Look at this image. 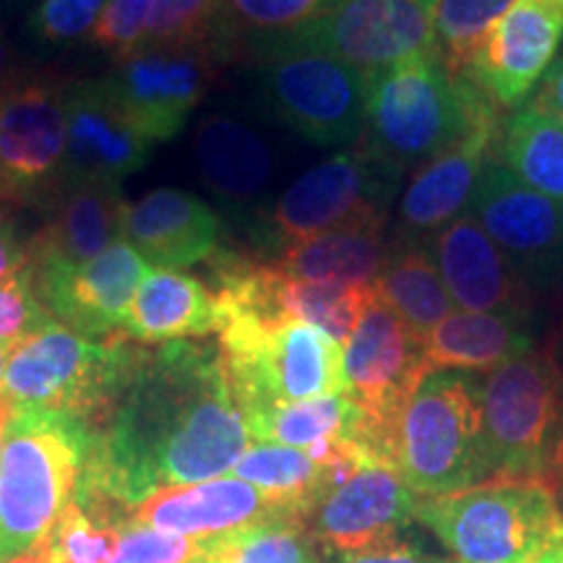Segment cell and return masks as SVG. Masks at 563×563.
<instances>
[{
  "label": "cell",
  "mask_w": 563,
  "mask_h": 563,
  "mask_svg": "<svg viewBox=\"0 0 563 563\" xmlns=\"http://www.w3.org/2000/svg\"><path fill=\"white\" fill-rule=\"evenodd\" d=\"M251 443L220 344L141 347L121 402L97 435L76 501L129 514L165 488L232 473Z\"/></svg>",
  "instance_id": "1"
},
{
  "label": "cell",
  "mask_w": 563,
  "mask_h": 563,
  "mask_svg": "<svg viewBox=\"0 0 563 563\" xmlns=\"http://www.w3.org/2000/svg\"><path fill=\"white\" fill-rule=\"evenodd\" d=\"M97 433L47 410H11L0 452V563L32 553L76 501Z\"/></svg>",
  "instance_id": "2"
},
{
  "label": "cell",
  "mask_w": 563,
  "mask_h": 563,
  "mask_svg": "<svg viewBox=\"0 0 563 563\" xmlns=\"http://www.w3.org/2000/svg\"><path fill=\"white\" fill-rule=\"evenodd\" d=\"M496 108L467 74H452L439 53L365 74V129L373 152L399 170L454 144Z\"/></svg>",
  "instance_id": "3"
},
{
  "label": "cell",
  "mask_w": 563,
  "mask_h": 563,
  "mask_svg": "<svg viewBox=\"0 0 563 563\" xmlns=\"http://www.w3.org/2000/svg\"><path fill=\"white\" fill-rule=\"evenodd\" d=\"M125 334L95 342L53 321L13 344L0 399L11 410L60 412L100 435L139 361Z\"/></svg>",
  "instance_id": "4"
},
{
  "label": "cell",
  "mask_w": 563,
  "mask_h": 563,
  "mask_svg": "<svg viewBox=\"0 0 563 563\" xmlns=\"http://www.w3.org/2000/svg\"><path fill=\"white\" fill-rule=\"evenodd\" d=\"M217 336L245 420L279 405L347 394L342 344L313 323L224 313Z\"/></svg>",
  "instance_id": "5"
},
{
  "label": "cell",
  "mask_w": 563,
  "mask_h": 563,
  "mask_svg": "<svg viewBox=\"0 0 563 563\" xmlns=\"http://www.w3.org/2000/svg\"><path fill=\"white\" fill-rule=\"evenodd\" d=\"M481 389L475 373L431 371L405 405L394 470L415 496H452L490 481Z\"/></svg>",
  "instance_id": "6"
},
{
  "label": "cell",
  "mask_w": 563,
  "mask_h": 563,
  "mask_svg": "<svg viewBox=\"0 0 563 563\" xmlns=\"http://www.w3.org/2000/svg\"><path fill=\"white\" fill-rule=\"evenodd\" d=\"M415 519L460 563H534L563 538L559 496L540 481H488L452 496L418 498Z\"/></svg>",
  "instance_id": "7"
},
{
  "label": "cell",
  "mask_w": 563,
  "mask_h": 563,
  "mask_svg": "<svg viewBox=\"0 0 563 563\" xmlns=\"http://www.w3.org/2000/svg\"><path fill=\"white\" fill-rule=\"evenodd\" d=\"M405 170L361 144L336 152L321 165L302 173L285 194L251 222L256 245L266 262L277 258L290 245L350 228V224L386 222L397 201Z\"/></svg>",
  "instance_id": "8"
},
{
  "label": "cell",
  "mask_w": 563,
  "mask_h": 563,
  "mask_svg": "<svg viewBox=\"0 0 563 563\" xmlns=\"http://www.w3.org/2000/svg\"><path fill=\"white\" fill-rule=\"evenodd\" d=\"M481 402L490 481H551L563 441V382L551 352L490 371Z\"/></svg>",
  "instance_id": "9"
},
{
  "label": "cell",
  "mask_w": 563,
  "mask_h": 563,
  "mask_svg": "<svg viewBox=\"0 0 563 563\" xmlns=\"http://www.w3.org/2000/svg\"><path fill=\"white\" fill-rule=\"evenodd\" d=\"M256 89L282 125L316 146H350L365 129V74L334 55L300 45L253 53Z\"/></svg>",
  "instance_id": "10"
},
{
  "label": "cell",
  "mask_w": 563,
  "mask_h": 563,
  "mask_svg": "<svg viewBox=\"0 0 563 563\" xmlns=\"http://www.w3.org/2000/svg\"><path fill=\"white\" fill-rule=\"evenodd\" d=\"M66 186V87L26 76L0 97V207L47 209Z\"/></svg>",
  "instance_id": "11"
},
{
  "label": "cell",
  "mask_w": 563,
  "mask_h": 563,
  "mask_svg": "<svg viewBox=\"0 0 563 563\" xmlns=\"http://www.w3.org/2000/svg\"><path fill=\"white\" fill-rule=\"evenodd\" d=\"M467 214L488 232L532 292L563 290V203L532 191L498 159L485 165Z\"/></svg>",
  "instance_id": "12"
},
{
  "label": "cell",
  "mask_w": 563,
  "mask_h": 563,
  "mask_svg": "<svg viewBox=\"0 0 563 563\" xmlns=\"http://www.w3.org/2000/svg\"><path fill=\"white\" fill-rule=\"evenodd\" d=\"M435 5L439 0H342L327 19L274 45L313 47L373 74L439 53Z\"/></svg>",
  "instance_id": "13"
},
{
  "label": "cell",
  "mask_w": 563,
  "mask_h": 563,
  "mask_svg": "<svg viewBox=\"0 0 563 563\" xmlns=\"http://www.w3.org/2000/svg\"><path fill=\"white\" fill-rule=\"evenodd\" d=\"M342 350L347 397L363 407L394 449L399 415L428 376L422 340L373 295Z\"/></svg>",
  "instance_id": "14"
},
{
  "label": "cell",
  "mask_w": 563,
  "mask_h": 563,
  "mask_svg": "<svg viewBox=\"0 0 563 563\" xmlns=\"http://www.w3.org/2000/svg\"><path fill=\"white\" fill-rule=\"evenodd\" d=\"M32 290L47 313L70 332L102 342L123 334L133 295L152 266L121 238L74 269H30Z\"/></svg>",
  "instance_id": "15"
},
{
  "label": "cell",
  "mask_w": 563,
  "mask_h": 563,
  "mask_svg": "<svg viewBox=\"0 0 563 563\" xmlns=\"http://www.w3.org/2000/svg\"><path fill=\"white\" fill-rule=\"evenodd\" d=\"M222 55L209 47L165 51L141 47L118 60L110 81L125 110L152 144L173 141L217 79Z\"/></svg>",
  "instance_id": "16"
},
{
  "label": "cell",
  "mask_w": 563,
  "mask_h": 563,
  "mask_svg": "<svg viewBox=\"0 0 563 563\" xmlns=\"http://www.w3.org/2000/svg\"><path fill=\"white\" fill-rule=\"evenodd\" d=\"M152 141L125 110L110 76L66 87V186H121L152 157Z\"/></svg>",
  "instance_id": "17"
},
{
  "label": "cell",
  "mask_w": 563,
  "mask_h": 563,
  "mask_svg": "<svg viewBox=\"0 0 563 563\" xmlns=\"http://www.w3.org/2000/svg\"><path fill=\"white\" fill-rule=\"evenodd\" d=\"M563 40V0H514L483 34L464 74L496 108L522 104Z\"/></svg>",
  "instance_id": "18"
},
{
  "label": "cell",
  "mask_w": 563,
  "mask_h": 563,
  "mask_svg": "<svg viewBox=\"0 0 563 563\" xmlns=\"http://www.w3.org/2000/svg\"><path fill=\"white\" fill-rule=\"evenodd\" d=\"M418 496L391 467H361L316 506L308 530L323 553L363 551L402 538L415 522Z\"/></svg>",
  "instance_id": "19"
},
{
  "label": "cell",
  "mask_w": 563,
  "mask_h": 563,
  "mask_svg": "<svg viewBox=\"0 0 563 563\" xmlns=\"http://www.w3.org/2000/svg\"><path fill=\"white\" fill-rule=\"evenodd\" d=\"M501 110L475 121L454 144L415 167L410 183L399 194V238L439 232L467 209L475 183L501 144Z\"/></svg>",
  "instance_id": "20"
},
{
  "label": "cell",
  "mask_w": 563,
  "mask_h": 563,
  "mask_svg": "<svg viewBox=\"0 0 563 563\" xmlns=\"http://www.w3.org/2000/svg\"><path fill=\"white\" fill-rule=\"evenodd\" d=\"M129 519L196 540L249 525L300 522L279 504H274L266 493L232 475L154 493L146 501L133 506Z\"/></svg>",
  "instance_id": "21"
},
{
  "label": "cell",
  "mask_w": 563,
  "mask_h": 563,
  "mask_svg": "<svg viewBox=\"0 0 563 563\" xmlns=\"http://www.w3.org/2000/svg\"><path fill=\"white\" fill-rule=\"evenodd\" d=\"M449 298L462 311H532V290L511 258L470 214L435 232L431 245Z\"/></svg>",
  "instance_id": "22"
},
{
  "label": "cell",
  "mask_w": 563,
  "mask_h": 563,
  "mask_svg": "<svg viewBox=\"0 0 563 563\" xmlns=\"http://www.w3.org/2000/svg\"><path fill=\"white\" fill-rule=\"evenodd\" d=\"M194 152L209 194L249 222L256 220L274 180V152L264 133L238 112L214 110L201 118Z\"/></svg>",
  "instance_id": "23"
},
{
  "label": "cell",
  "mask_w": 563,
  "mask_h": 563,
  "mask_svg": "<svg viewBox=\"0 0 563 563\" xmlns=\"http://www.w3.org/2000/svg\"><path fill=\"white\" fill-rule=\"evenodd\" d=\"M45 211V224L26 243L30 269H74L121 241L129 203L121 186L79 183L63 188Z\"/></svg>",
  "instance_id": "24"
},
{
  "label": "cell",
  "mask_w": 563,
  "mask_h": 563,
  "mask_svg": "<svg viewBox=\"0 0 563 563\" xmlns=\"http://www.w3.org/2000/svg\"><path fill=\"white\" fill-rule=\"evenodd\" d=\"M220 217L199 196L157 188L125 211L123 238L150 266L186 269L220 253Z\"/></svg>",
  "instance_id": "25"
},
{
  "label": "cell",
  "mask_w": 563,
  "mask_h": 563,
  "mask_svg": "<svg viewBox=\"0 0 563 563\" xmlns=\"http://www.w3.org/2000/svg\"><path fill=\"white\" fill-rule=\"evenodd\" d=\"M532 350V311H452L422 340L428 373H490Z\"/></svg>",
  "instance_id": "26"
},
{
  "label": "cell",
  "mask_w": 563,
  "mask_h": 563,
  "mask_svg": "<svg viewBox=\"0 0 563 563\" xmlns=\"http://www.w3.org/2000/svg\"><path fill=\"white\" fill-rule=\"evenodd\" d=\"M220 329V302L191 274L150 272L133 295L123 334L133 342L162 344L199 340Z\"/></svg>",
  "instance_id": "27"
},
{
  "label": "cell",
  "mask_w": 563,
  "mask_h": 563,
  "mask_svg": "<svg viewBox=\"0 0 563 563\" xmlns=\"http://www.w3.org/2000/svg\"><path fill=\"white\" fill-rule=\"evenodd\" d=\"M386 222L336 228L290 245L272 258L282 274L302 282L373 285L389 258Z\"/></svg>",
  "instance_id": "28"
},
{
  "label": "cell",
  "mask_w": 563,
  "mask_h": 563,
  "mask_svg": "<svg viewBox=\"0 0 563 563\" xmlns=\"http://www.w3.org/2000/svg\"><path fill=\"white\" fill-rule=\"evenodd\" d=\"M350 473L355 470L344 464H321L302 449L279 443H251L232 467V477L251 483L306 525L327 493Z\"/></svg>",
  "instance_id": "29"
},
{
  "label": "cell",
  "mask_w": 563,
  "mask_h": 563,
  "mask_svg": "<svg viewBox=\"0 0 563 563\" xmlns=\"http://www.w3.org/2000/svg\"><path fill=\"white\" fill-rule=\"evenodd\" d=\"M373 290L420 340H426L454 306L431 245L418 243L415 238H394L389 258L373 282Z\"/></svg>",
  "instance_id": "30"
},
{
  "label": "cell",
  "mask_w": 563,
  "mask_h": 563,
  "mask_svg": "<svg viewBox=\"0 0 563 563\" xmlns=\"http://www.w3.org/2000/svg\"><path fill=\"white\" fill-rule=\"evenodd\" d=\"M496 159L532 191L563 203V123L540 95L506 118Z\"/></svg>",
  "instance_id": "31"
},
{
  "label": "cell",
  "mask_w": 563,
  "mask_h": 563,
  "mask_svg": "<svg viewBox=\"0 0 563 563\" xmlns=\"http://www.w3.org/2000/svg\"><path fill=\"white\" fill-rule=\"evenodd\" d=\"M342 0H222V55L258 53L327 19Z\"/></svg>",
  "instance_id": "32"
},
{
  "label": "cell",
  "mask_w": 563,
  "mask_h": 563,
  "mask_svg": "<svg viewBox=\"0 0 563 563\" xmlns=\"http://www.w3.org/2000/svg\"><path fill=\"white\" fill-rule=\"evenodd\" d=\"M277 302L290 319L313 323L340 344L347 342L368 302L373 285H332V282H302L282 274L277 266Z\"/></svg>",
  "instance_id": "33"
},
{
  "label": "cell",
  "mask_w": 563,
  "mask_h": 563,
  "mask_svg": "<svg viewBox=\"0 0 563 563\" xmlns=\"http://www.w3.org/2000/svg\"><path fill=\"white\" fill-rule=\"evenodd\" d=\"M306 522H264L203 538L196 563H321Z\"/></svg>",
  "instance_id": "34"
},
{
  "label": "cell",
  "mask_w": 563,
  "mask_h": 563,
  "mask_svg": "<svg viewBox=\"0 0 563 563\" xmlns=\"http://www.w3.org/2000/svg\"><path fill=\"white\" fill-rule=\"evenodd\" d=\"M121 519L68 504L45 538L34 548L42 563H108L118 543Z\"/></svg>",
  "instance_id": "35"
},
{
  "label": "cell",
  "mask_w": 563,
  "mask_h": 563,
  "mask_svg": "<svg viewBox=\"0 0 563 563\" xmlns=\"http://www.w3.org/2000/svg\"><path fill=\"white\" fill-rule=\"evenodd\" d=\"M220 37L222 0H154L144 47H165V51L209 47L222 55Z\"/></svg>",
  "instance_id": "36"
},
{
  "label": "cell",
  "mask_w": 563,
  "mask_h": 563,
  "mask_svg": "<svg viewBox=\"0 0 563 563\" xmlns=\"http://www.w3.org/2000/svg\"><path fill=\"white\" fill-rule=\"evenodd\" d=\"M514 0H439L435 47L452 74H464L483 34Z\"/></svg>",
  "instance_id": "37"
},
{
  "label": "cell",
  "mask_w": 563,
  "mask_h": 563,
  "mask_svg": "<svg viewBox=\"0 0 563 563\" xmlns=\"http://www.w3.org/2000/svg\"><path fill=\"white\" fill-rule=\"evenodd\" d=\"M201 551L203 540L162 532L125 519L108 563H196Z\"/></svg>",
  "instance_id": "38"
},
{
  "label": "cell",
  "mask_w": 563,
  "mask_h": 563,
  "mask_svg": "<svg viewBox=\"0 0 563 563\" xmlns=\"http://www.w3.org/2000/svg\"><path fill=\"white\" fill-rule=\"evenodd\" d=\"M108 0H40L30 16L26 32L47 45L84 40L95 32Z\"/></svg>",
  "instance_id": "39"
},
{
  "label": "cell",
  "mask_w": 563,
  "mask_h": 563,
  "mask_svg": "<svg viewBox=\"0 0 563 563\" xmlns=\"http://www.w3.org/2000/svg\"><path fill=\"white\" fill-rule=\"evenodd\" d=\"M154 0H108L100 21H97L91 42L108 51L115 60L129 58L144 47L150 30Z\"/></svg>",
  "instance_id": "40"
},
{
  "label": "cell",
  "mask_w": 563,
  "mask_h": 563,
  "mask_svg": "<svg viewBox=\"0 0 563 563\" xmlns=\"http://www.w3.org/2000/svg\"><path fill=\"white\" fill-rule=\"evenodd\" d=\"M55 319L42 308L32 290L30 272L0 285V342L19 344L26 336L42 332Z\"/></svg>",
  "instance_id": "41"
},
{
  "label": "cell",
  "mask_w": 563,
  "mask_h": 563,
  "mask_svg": "<svg viewBox=\"0 0 563 563\" xmlns=\"http://www.w3.org/2000/svg\"><path fill=\"white\" fill-rule=\"evenodd\" d=\"M327 563H456L441 555H433L412 540H391V543L363 548V551L323 553Z\"/></svg>",
  "instance_id": "42"
},
{
  "label": "cell",
  "mask_w": 563,
  "mask_h": 563,
  "mask_svg": "<svg viewBox=\"0 0 563 563\" xmlns=\"http://www.w3.org/2000/svg\"><path fill=\"white\" fill-rule=\"evenodd\" d=\"M26 266H30V253L21 241L16 220L0 214V285L24 274Z\"/></svg>",
  "instance_id": "43"
},
{
  "label": "cell",
  "mask_w": 563,
  "mask_h": 563,
  "mask_svg": "<svg viewBox=\"0 0 563 563\" xmlns=\"http://www.w3.org/2000/svg\"><path fill=\"white\" fill-rule=\"evenodd\" d=\"M24 79L26 76H24V68H21L16 47H13V42L9 40V34H5L3 26H0V97H3L5 91H11L13 87H19Z\"/></svg>",
  "instance_id": "44"
},
{
  "label": "cell",
  "mask_w": 563,
  "mask_h": 563,
  "mask_svg": "<svg viewBox=\"0 0 563 563\" xmlns=\"http://www.w3.org/2000/svg\"><path fill=\"white\" fill-rule=\"evenodd\" d=\"M538 95L543 97L548 108H551L555 115H559V121L563 123V55L561 58H555L551 63V68L545 70L543 87H540Z\"/></svg>",
  "instance_id": "45"
},
{
  "label": "cell",
  "mask_w": 563,
  "mask_h": 563,
  "mask_svg": "<svg viewBox=\"0 0 563 563\" xmlns=\"http://www.w3.org/2000/svg\"><path fill=\"white\" fill-rule=\"evenodd\" d=\"M545 350L551 352V357L555 361V368H559L561 382H563V321L555 327V332L551 334V340H548Z\"/></svg>",
  "instance_id": "46"
},
{
  "label": "cell",
  "mask_w": 563,
  "mask_h": 563,
  "mask_svg": "<svg viewBox=\"0 0 563 563\" xmlns=\"http://www.w3.org/2000/svg\"><path fill=\"white\" fill-rule=\"evenodd\" d=\"M548 485H551L555 496H563V441H561L559 454H555V464H553V473H551V481H548Z\"/></svg>",
  "instance_id": "47"
},
{
  "label": "cell",
  "mask_w": 563,
  "mask_h": 563,
  "mask_svg": "<svg viewBox=\"0 0 563 563\" xmlns=\"http://www.w3.org/2000/svg\"><path fill=\"white\" fill-rule=\"evenodd\" d=\"M534 563H563V538L548 545L545 551L534 559Z\"/></svg>",
  "instance_id": "48"
},
{
  "label": "cell",
  "mask_w": 563,
  "mask_h": 563,
  "mask_svg": "<svg viewBox=\"0 0 563 563\" xmlns=\"http://www.w3.org/2000/svg\"><path fill=\"white\" fill-rule=\"evenodd\" d=\"M11 344L0 342V389H3V378H5V365H9V355H11Z\"/></svg>",
  "instance_id": "49"
},
{
  "label": "cell",
  "mask_w": 563,
  "mask_h": 563,
  "mask_svg": "<svg viewBox=\"0 0 563 563\" xmlns=\"http://www.w3.org/2000/svg\"><path fill=\"white\" fill-rule=\"evenodd\" d=\"M5 422H9V407L0 399V452H3V439H5Z\"/></svg>",
  "instance_id": "50"
},
{
  "label": "cell",
  "mask_w": 563,
  "mask_h": 563,
  "mask_svg": "<svg viewBox=\"0 0 563 563\" xmlns=\"http://www.w3.org/2000/svg\"><path fill=\"white\" fill-rule=\"evenodd\" d=\"M9 563H42V561H40V555L26 553V555H19V559H13V561H9Z\"/></svg>",
  "instance_id": "51"
},
{
  "label": "cell",
  "mask_w": 563,
  "mask_h": 563,
  "mask_svg": "<svg viewBox=\"0 0 563 563\" xmlns=\"http://www.w3.org/2000/svg\"><path fill=\"white\" fill-rule=\"evenodd\" d=\"M9 3H16V0H0V5H9Z\"/></svg>",
  "instance_id": "52"
},
{
  "label": "cell",
  "mask_w": 563,
  "mask_h": 563,
  "mask_svg": "<svg viewBox=\"0 0 563 563\" xmlns=\"http://www.w3.org/2000/svg\"><path fill=\"white\" fill-rule=\"evenodd\" d=\"M0 214H3V211H0Z\"/></svg>",
  "instance_id": "53"
}]
</instances>
